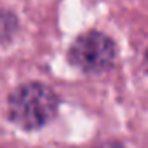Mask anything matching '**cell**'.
I'll use <instances>...</instances> for the list:
<instances>
[{
    "instance_id": "cell-1",
    "label": "cell",
    "mask_w": 148,
    "mask_h": 148,
    "mask_svg": "<svg viewBox=\"0 0 148 148\" xmlns=\"http://www.w3.org/2000/svg\"><path fill=\"white\" fill-rule=\"evenodd\" d=\"M58 106L59 99L56 92L40 82H28L16 87L7 101L11 122L26 131L49 124L56 117Z\"/></svg>"
},
{
    "instance_id": "cell-2",
    "label": "cell",
    "mask_w": 148,
    "mask_h": 148,
    "mask_svg": "<svg viewBox=\"0 0 148 148\" xmlns=\"http://www.w3.org/2000/svg\"><path fill=\"white\" fill-rule=\"evenodd\" d=\"M117 49L113 40L101 32H86L70 45L68 61L84 73H105L115 63Z\"/></svg>"
},
{
    "instance_id": "cell-3",
    "label": "cell",
    "mask_w": 148,
    "mask_h": 148,
    "mask_svg": "<svg viewBox=\"0 0 148 148\" xmlns=\"http://www.w3.org/2000/svg\"><path fill=\"white\" fill-rule=\"evenodd\" d=\"M18 32V19L12 12L0 9V42H7Z\"/></svg>"
},
{
    "instance_id": "cell-4",
    "label": "cell",
    "mask_w": 148,
    "mask_h": 148,
    "mask_svg": "<svg viewBox=\"0 0 148 148\" xmlns=\"http://www.w3.org/2000/svg\"><path fill=\"white\" fill-rule=\"evenodd\" d=\"M96 148H125V146H124V145H120V143H117V141H106V143L98 145Z\"/></svg>"
},
{
    "instance_id": "cell-5",
    "label": "cell",
    "mask_w": 148,
    "mask_h": 148,
    "mask_svg": "<svg viewBox=\"0 0 148 148\" xmlns=\"http://www.w3.org/2000/svg\"><path fill=\"white\" fill-rule=\"evenodd\" d=\"M146 64H148V52H146Z\"/></svg>"
}]
</instances>
